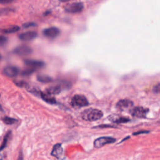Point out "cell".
I'll return each mask as SVG.
<instances>
[{
    "instance_id": "13",
    "label": "cell",
    "mask_w": 160,
    "mask_h": 160,
    "mask_svg": "<svg viewBox=\"0 0 160 160\" xmlns=\"http://www.w3.org/2000/svg\"><path fill=\"white\" fill-rule=\"evenodd\" d=\"M63 154V149L61 146V144H56L54 146L51 152V154L52 156L56 157L58 159L61 158Z\"/></svg>"
},
{
    "instance_id": "32",
    "label": "cell",
    "mask_w": 160,
    "mask_h": 160,
    "mask_svg": "<svg viewBox=\"0 0 160 160\" xmlns=\"http://www.w3.org/2000/svg\"><path fill=\"white\" fill-rule=\"evenodd\" d=\"M0 96H1V95H0Z\"/></svg>"
},
{
    "instance_id": "4",
    "label": "cell",
    "mask_w": 160,
    "mask_h": 160,
    "mask_svg": "<svg viewBox=\"0 0 160 160\" xmlns=\"http://www.w3.org/2000/svg\"><path fill=\"white\" fill-rule=\"evenodd\" d=\"M148 111L149 109L147 108H144L141 106H137L132 108L130 110V113L134 117L138 118H144L146 117Z\"/></svg>"
},
{
    "instance_id": "31",
    "label": "cell",
    "mask_w": 160,
    "mask_h": 160,
    "mask_svg": "<svg viewBox=\"0 0 160 160\" xmlns=\"http://www.w3.org/2000/svg\"><path fill=\"white\" fill-rule=\"evenodd\" d=\"M0 111H3V109H2V106H1V104H0Z\"/></svg>"
},
{
    "instance_id": "3",
    "label": "cell",
    "mask_w": 160,
    "mask_h": 160,
    "mask_svg": "<svg viewBox=\"0 0 160 160\" xmlns=\"http://www.w3.org/2000/svg\"><path fill=\"white\" fill-rule=\"evenodd\" d=\"M115 141H116V139L112 137H109V136L100 137L95 139V141H94V146L95 148H99L105 146L106 144L114 142Z\"/></svg>"
},
{
    "instance_id": "12",
    "label": "cell",
    "mask_w": 160,
    "mask_h": 160,
    "mask_svg": "<svg viewBox=\"0 0 160 160\" xmlns=\"http://www.w3.org/2000/svg\"><path fill=\"white\" fill-rule=\"evenodd\" d=\"M133 106V102L129 99H121L116 104V107L121 110L129 108Z\"/></svg>"
},
{
    "instance_id": "21",
    "label": "cell",
    "mask_w": 160,
    "mask_h": 160,
    "mask_svg": "<svg viewBox=\"0 0 160 160\" xmlns=\"http://www.w3.org/2000/svg\"><path fill=\"white\" fill-rule=\"evenodd\" d=\"M35 69H32V68H29V69H27L26 70H24L22 72V75L23 76H28V75H30L32 73H33V72L34 71Z\"/></svg>"
},
{
    "instance_id": "6",
    "label": "cell",
    "mask_w": 160,
    "mask_h": 160,
    "mask_svg": "<svg viewBox=\"0 0 160 160\" xmlns=\"http://www.w3.org/2000/svg\"><path fill=\"white\" fill-rule=\"evenodd\" d=\"M14 53L19 56H27L29 55L32 52V49L28 46H20L17 47L13 51Z\"/></svg>"
},
{
    "instance_id": "16",
    "label": "cell",
    "mask_w": 160,
    "mask_h": 160,
    "mask_svg": "<svg viewBox=\"0 0 160 160\" xmlns=\"http://www.w3.org/2000/svg\"><path fill=\"white\" fill-rule=\"evenodd\" d=\"M61 91V88L59 86H52L46 89V93L50 95H54L60 93Z\"/></svg>"
},
{
    "instance_id": "23",
    "label": "cell",
    "mask_w": 160,
    "mask_h": 160,
    "mask_svg": "<svg viewBox=\"0 0 160 160\" xmlns=\"http://www.w3.org/2000/svg\"><path fill=\"white\" fill-rule=\"evenodd\" d=\"M36 26V24L35 22H26V23L22 25V27L24 28H30V27H32V26Z\"/></svg>"
},
{
    "instance_id": "30",
    "label": "cell",
    "mask_w": 160,
    "mask_h": 160,
    "mask_svg": "<svg viewBox=\"0 0 160 160\" xmlns=\"http://www.w3.org/2000/svg\"><path fill=\"white\" fill-rule=\"evenodd\" d=\"M3 159V157L2 156V154H0V160H2Z\"/></svg>"
},
{
    "instance_id": "29",
    "label": "cell",
    "mask_w": 160,
    "mask_h": 160,
    "mask_svg": "<svg viewBox=\"0 0 160 160\" xmlns=\"http://www.w3.org/2000/svg\"><path fill=\"white\" fill-rule=\"evenodd\" d=\"M61 2H68V1H69L71 0H59Z\"/></svg>"
},
{
    "instance_id": "11",
    "label": "cell",
    "mask_w": 160,
    "mask_h": 160,
    "mask_svg": "<svg viewBox=\"0 0 160 160\" xmlns=\"http://www.w3.org/2000/svg\"><path fill=\"white\" fill-rule=\"evenodd\" d=\"M4 72L8 77H15L19 74V69L13 66H8L4 68Z\"/></svg>"
},
{
    "instance_id": "28",
    "label": "cell",
    "mask_w": 160,
    "mask_h": 160,
    "mask_svg": "<svg viewBox=\"0 0 160 160\" xmlns=\"http://www.w3.org/2000/svg\"><path fill=\"white\" fill-rule=\"evenodd\" d=\"M18 160H23V154H22V151H19V156H18Z\"/></svg>"
},
{
    "instance_id": "14",
    "label": "cell",
    "mask_w": 160,
    "mask_h": 160,
    "mask_svg": "<svg viewBox=\"0 0 160 160\" xmlns=\"http://www.w3.org/2000/svg\"><path fill=\"white\" fill-rule=\"evenodd\" d=\"M40 96H41V98L48 103H49L51 104H54L56 103V101L55 98L48 93H44V92H41Z\"/></svg>"
},
{
    "instance_id": "5",
    "label": "cell",
    "mask_w": 160,
    "mask_h": 160,
    "mask_svg": "<svg viewBox=\"0 0 160 160\" xmlns=\"http://www.w3.org/2000/svg\"><path fill=\"white\" fill-rule=\"evenodd\" d=\"M83 4L82 2H74L65 6V11L69 13H78L82 11Z\"/></svg>"
},
{
    "instance_id": "19",
    "label": "cell",
    "mask_w": 160,
    "mask_h": 160,
    "mask_svg": "<svg viewBox=\"0 0 160 160\" xmlns=\"http://www.w3.org/2000/svg\"><path fill=\"white\" fill-rule=\"evenodd\" d=\"M2 119V121L4 123H6V124H12L17 121V120L16 119L12 118L10 117H8V116L4 117Z\"/></svg>"
},
{
    "instance_id": "17",
    "label": "cell",
    "mask_w": 160,
    "mask_h": 160,
    "mask_svg": "<svg viewBox=\"0 0 160 160\" xmlns=\"http://www.w3.org/2000/svg\"><path fill=\"white\" fill-rule=\"evenodd\" d=\"M11 131H8L6 134H5L4 137V139H3V141L0 146V151H2L3 149H4L6 146H7V144L9 141V139H10V137H11Z\"/></svg>"
},
{
    "instance_id": "26",
    "label": "cell",
    "mask_w": 160,
    "mask_h": 160,
    "mask_svg": "<svg viewBox=\"0 0 160 160\" xmlns=\"http://www.w3.org/2000/svg\"><path fill=\"white\" fill-rule=\"evenodd\" d=\"M149 131H138V132H134L133 134L134 135H138V134H143V133H148Z\"/></svg>"
},
{
    "instance_id": "7",
    "label": "cell",
    "mask_w": 160,
    "mask_h": 160,
    "mask_svg": "<svg viewBox=\"0 0 160 160\" xmlns=\"http://www.w3.org/2000/svg\"><path fill=\"white\" fill-rule=\"evenodd\" d=\"M42 33L44 36H45L47 38H54L59 34L60 31L57 28L51 27V28H49L44 29L42 31Z\"/></svg>"
},
{
    "instance_id": "18",
    "label": "cell",
    "mask_w": 160,
    "mask_h": 160,
    "mask_svg": "<svg viewBox=\"0 0 160 160\" xmlns=\"http://www.w3.org/2000/svg\"><path fill=\"white\" fill-rule=\"evenodd\" d=\"M37 79L41 82H49L52 81V79L47 75L39 74L37 76Z\"/></svg>"
},
{
    "instance_id": "1",
    "label": "cell",
    "mask_w": 160,
    "mask_h": 160,
    "mask_svg": "<svg viewBox=\"0 0 160 160\" xmlns=\"http://www.w3.org/2000/svg\"><path fill=\"white\" fill-rule=\"evenodd\" d=\"M103 116L102 112L98 109L89 108L81 112V118L88 121H94Z\"/></svg>"
},
{
    "instance_id": "27",
    "label": "cell",
    "mask_w": 160,
    "mask_h": 160,
    "mask_svg": "<svg viewBox=\"0 0 160 160\" xmlns=\"http://www.w3.org/2000/svg\"><path fill=\"white\" fill-rule=\"evenodd\" d=\"M14 0H0V3L1 4H5V3H9L11 2L12 1H14Z\"/></svg>"
},
{
    "instance_id": "24",
    "label": "cell",
    "mask_w": 160,
    "mask_h": 160,
    "mask_svg": "<svg viewBox=\"0 0 160 160\" xmlns=\"http://www.w3.org/2000/svg\"><path fill=\"white\" fill-rule=\"evenodd\" d=\"M153 91L156 93H160V83L153 88Z\"/></svg>"
},
{
    "instance_id": "8",
    "label": "cell",
    "mask_w": 160,
    "mask_h": 160,
    "mask_svg": "<svg viewBox=\"0 0 160 160\" xmlns=\"http://www.w3.org/2000/svg\"><path fill=\"white\" fill-rule=\"evenodd\" d=\"M24 62L26 65L29 66L30 68H32L34 69H35L36 68H42L45 65L43 61L35 59H26Z\"/></svg>"
},
{
    "instance_id": "20",
    "label": "cell",
    "mask_w": 160,
    "mask_h": 160,
    "mask_svg": "<svg viewBox=\"0 0 160 160\" xmlns=\"http://www.w3.org/2000/svg\"><path fill=\"white\" fill-rule=\"evenodd\" d=\"M14 84L21 88H26L28 86V84L24 81H14Z\"/></svg>"
},
{
    "instance_id": "25",
    "label": "cell",
    "mask_w": 160,
    "mask_h": 160,
    "mask_svg": "<svg viewBox=\"0 0 160 160\" xmlns=\"http://www.w3.org/2000/svg\"><path fill=\"white\" fill-rule=\"evenodd\" d=\"M96 128H115V126H110L108 124H101Z\"/></svg>"
},
{
    "instance_id": "10",
    "label": "cell",
    "mask_w": 160,
    "mask_h": 160,
    "mask_svg": "<svg viewBox=\"0 0 160 160\" xmlns=\"http://www.w3.org/2000/svg\"><path fill=\"white\" fill-rule=\"evenodd\" d=\"M108 119L110 121L114 123H117V124L124 123V122H129L130 121V119L129 118L121 116L119 115H110L108 117Z\"/></svg>"
},
{
    "instance_id": "22",
    "label": "cell",
    "mask_w": 160,
    "mask_h": 160,
    "mask_svg": "<svg viewBox=\"0 0 160 160\" xmlns=\"http://www.w3.org/2000/svg\"><path fill=\"white\" fill-rule=\"evenodd\" d=\"M8 42V38L4 36L0 35V46H4Z\"/></svg>"
},
{
    "instance_id": "2",
    "label": "cell",
    "mask_w": 160,
    "mask_h": 160,
    "mask_svg": "<svg viewBox=\"0 0 160 160\" xmlns=\"http://www.w3.org/2000/svg\"><path fill=\"white\" fill-rule=\"evenodd\" d=\"M71 105L74 108H81L86 106L89 104V102L86 98L83 95L76 94L71 99Z\"/></svg>"
},
{
    "instance_id": "9",
    "label": "cell",
    "mask_w": 160,
    "mask_h": 160,
    "mask_svg": "<svg viewBox=\"0 0 160 160\" xmlns=\"http://www.w3.org/2000/svg\"><path fill=\"white\" fill-rule=\"evenodd\" d=\"M38 36V33L36 31H27L25 32H23L22 34H21L19 36V38L22 41H30L32 39H34V38H36Z\"/></svg>"
},
{
    "instance_id": "15",
    "label": "cell",
    "mask_w": 160,
    "mask_h": 160,
    "mask_svg": "<svg viewBox=\"0 0 160 160\" xmlns=\"http://www.w3.org/2000/svg\"><path fill=\"white\" fill-rule=\"evenodd\" d=\"M20 29L19 26H17V25H11L9 27L6 28H4L1 29V31L2 33H5V34H10V33H14L16 32L17 31H18Z\"/></svg>"
}]
</instances>
